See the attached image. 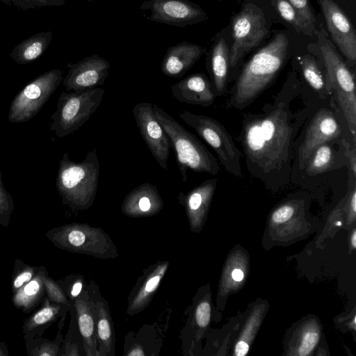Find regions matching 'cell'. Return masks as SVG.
Listing matches in <instances>:
<instances>
[{
    "label": "cell",
    "instance_id": "cell-1",
    "mask_svg": "<svg viewBox=\"0 0 356 356\" xmlns=\"http://www.w3.org/2000/svg\"><path fill=\"white\" fill-rule=\"evenodd\" d=\"M306 86L292 71L260 111L243 113L238 140L247 170L269 189L289 184L298 134L320 105Z\"/></svg>",
    "mask_w": 356,
    "mask_h": 356
},
{
    "label": "cell",
    "instance_id": "cell-2",
    "mask_svg": "<svg viewBox=\"0 0 356 356\" xmlns=\"http://www.w3.org/2000/svg\"><path fill=\"white\" fill-rule=\"evenodd\" d=\"M289 44L286 35L280 33L253 55L233 85L227 108L244 109L273 83L285 63Z\"/></svg>",
    "mask_w": 356,
    "mask_h": 356
},
{
    "label": "cell",
    "instance_id": "cell-3",
    "mask_svg": "<svg viewBox=\"0 0 356 356\" xmlns=\"http://www.w3.org/2000/svg\"><path fill=\"white\" fill-rule=\"evenodd\" d=\"M153 111L170 140L184 182L188 179V168L197 172L218 174L219 162L196 136L156 104H153Z\"/></svg>",
    "mask_w": 356,
    "mask_h": 356
},
{
    "label": "cell",
    "instance_id": "cell-4",
    "mask_svg": "<svg viewBox=\"0 0 356 356\" xmlns=\"http://www.w3.org/2000/svg\"><path fill=\"white\" fill-rule=\"evenodd\" d=\"M99 167L97 148L89 151L81 162L70 160L68 154L64 153L56 178L63 204L72 208L91 204L97 191Z\"/></svg>",
    "mask_w": 356,
    "mask_h": 356
},
{
    "label": "cell",
    "instance_id": "cell-5",
    "mask_svg": "<svg viewBox=\"0 0 356 356\" xmlns=\"http://www.w3.org/2000/svg\"><path fill=\"white\" fill-rule=\"evenodd\" d=\"M325 31L318 33V44L322 60L333 90L334 101L343 117L352 143L356 142V92L355 76L326 37Z\"/></svg>",
    "mask_w": 356,
    "mask_h": 356
},
{
    "label": "cell",
    "instance_id": "cell-6",
    "mask_svg": "<svg viewBox=\"0 0 356 356\" xmlns=\"http://www.w3.org/2000/svg\"><path fill=\"white\" fill-rule=\"evenodd\" d=\"M105 90L99 87L80 91H63L51 115L50 130L58 138L74 133L83 125L100 105Z\"/></svg>",
    "mask_w": 356,
    "mask_h": 356
},
{
    "label": "cell",
    "instance_id": "cell-7",
    "mask_svg": "<svg viewBox=\"0 0 356 356\" xmlns=\"http://www.w3.org/2000/svg\"><path fill=\"white\" fill-rule=\"evenodd\" d=\"M179 116L215 151L220 164L227 172L237 177L243 176L242 154L223 124L207 115L186 110Z\"/></svg>",
    "mask_w": 356,
    "mask_h": 356
},
{
    "label": "cell",
    "instance_id": "cell-8",
    "mask_svg": "<svg viewBox=\"0 0 356 356\" xmlns=\"http://www.w3.org/2000/svg\"><path fill=\"white\" fill-rule=\"evenodd\" d=\"M330 106L316 109L305 125L303 137L295 153L293 163L296 164L300 171H302L307 159L318 146L345 137L341 120V113L334 97L330 98Z\"/></svg>",
    "mask_w": 356,
    "mask_h": 356
},
{
    "label": "cell",
    "instance_id": "cell-9",
    "mask_svg": "<svg viewBox=\"0 0 356 356\" xmlns=\"http://www.w3.org/2000/svg\"><path fill=\"white\" fill-rule=\"evenodd\" d=\"M63 80L59 69L49 70L26 84L13 99L8 120L13 123L29 121L41 110Z\"/></svg>",
    "mask_w": 356,
    "mask_h": 356
},
{
    "label": "cell",
    "instance_id": "cell-10",
    "mask_svg": "<svg viewBox=\"0 0 356 356\" xmlns=\"http://www.w3.org/2000/svg\"><path fill=\"white\" fill-rule=\"evenodd\" d=\"M267 32L266 22L261 11L252 5L243 7L232 20L230 68H234L244 55L257 46Z\"/></svg>",
    "mask_w": 356,
    "mask_h": 356
},
{
    "label": "cell",
    "instance_id": "cell-11",
    "mask_svg": "<svg viewBox=\"0 0 356 356\" xmlns=\"http://www.w3.org/2000/svg\"><path fill=\"white\" fill-rule=\"evenodd\" d=\"M140 10L149 21L179 28L207 19L206 13L191 0H145Z\"/></svg>",
    "mask_w": 356,
    "mask_h": 356
},
{
    "label": "cell",
    "instance_id": "cell-12",
    "mask_svg": "<svg viewBox=\"0 0 356 356\" xmlns=\"http://www.w3.org/2000/svg\"><path fill=\"white\" fill-rule=\"evenodd\" d=\"M132 113L140 134L159 165L168 170L171 144L163 128L156 118L153 104L138 102Z\"/></svg>",
    "mask_w": 356,
    "mask_h": 356
},
{
    "label": "cell",
    "instance_id": "cell-13",
    "mask_svg": "<svg viewBox=\"0 0 356 356\" xmlns=\"http://www.w3.org/2000/svg\"><path fill=\"white\" fill-rule=\"evenodd\" d=\"M68 72L63 83L69 91H80L102 86L111 65L98 54L88 56L76 63H68Z\"/></svg>",
    "mask_w": 356,
    "mask_h": 356
},
{
    "label": "cell",
    "instance_id": "cell-14",
    "mask_svg": "<svg viewBox=\"0 0 356 356\" xmlns=\"http://www.w3.org/2000/svg\"><path fill=\"white\" fill-rule=\"evenodd\" d=\"M318 1L334 42L348 60L355 62L356 33L351 22L333 0Z\"/></svg>",
    "mask_w": 356,
    "mask_h": 356
},
{
    "label": "cell",
    "instance_id": "cell-15",
    "mask_svg": "<svg viewBox=\"0 0 356 356\" xmlns=\"http://www.w3.org/2000/svg\"><path fill=\"white\" fill-rule=\"evenodd\" d=\"M171 93L181 103L207 107L217 97L211 80L203 73H193L173 84Z\"/></svg>",
    "mask_w": 356,
    "mask_h": 356
},
{
    "label": "cell",
    "instance_id": "cell-16",
    "mask_svg": "<svg viewBox=\"0 0 356 356\" xmlns=\"http://www.w3.org/2000/svg\"><path fill=\"white\" fill-rule=\"evenodd\" d=\"M205 51L201 46L182 41L168 48L161 64L162 73L169 77L183 76Z\"/></svg>",
    "mask_w": 356,
    "mask_h": 356
},
{
    "label": "cell",
    "instance_id": "cell-17",
    "mask_svg": "<svg viewBox=\"0 0 356 356\" xmlns=\"http://www.w3.org/2000/svg\"><path fill=\"white\" fill-rule=\"evenodd\" d=\"M343 138L318 146L307 159L302 171L309 177H316L346 163Z\"/></svg>",
    "mask_w": 356,
    "mask_h": 356
},
{
    "label": "cell",
    "instance_id": "cell-18",
    "mask_svg": "<svg viewBox=\"0 0 356 356\" xmlns=\"http://www.w3.org/2000/svg\"><path fill=\"white\" fill-rule=\"evenodd\" d=\"M229 69V50L220 38L215 40L207 57V70L216 97L226 92Z\"/></svg>",
    "mask_w": 356,
    "mask_h": 356
},
{
    "label": "cell",
    "instance_id": "cell-19",
    "mask_svg": "<svg viewBox=\"0 0 356 356\" xmlns=\"http://www.w3.org/2000/svg\"><path fill=\"white\" fill-rule=\"evenodd\" d=\"M299 65L304 81L312 92L323 100L333 97L332 84L323 60L305 54L299 58Z\"/></svg>",
    "mask_w": 356,
    "mask_h": 356
},
{
    "label": "cell",
    "instance_id": "cell-20",
    "mask_svg": "<svg viewBox=\"0 0 356 356\" xmlns=\"http://www.w3.org/2000/svg\"><path fill=\"white\" fill-rule=\"evenodd\" d=\"M51 31L35 33L16 44L10 57L16 63L24 65L40 58L47 50L52 40Z\"/></svg>",
    "mask_w": 356,
    "mask_h": 356
},
{
    "label": "cell",
    "instance_id": "cell-21",
    "mask_svg": "<svg viewBox=\"0 0 356 356\" xmlns=\"http://www.w3.org/2000/svg\"><path fill=\"white\" fill-rule=\"evenodd\" d=\"M45 270L42 266L30 282L13 294L12 302L16 308L28 313L39 305L45 293L43 282Z\"/></svg>",
    "mask_w": 356,
    "mask_h": 356
},
{
    "label": "cell",
    "instance_id": "cell-22",
    "mask_svg": "<svg viewBox=\"0 0 356 356\" xmlns=\"http://www.w3.org/2000/svg\"><path fill=\"white\" fill-rule=\"evenodd\" d=\"M60 311V306L51 302L46 296L41 307L24 322L22 331L26 341L33 339L40 331L42 332L47 328L56 319Z\"/></svg>",
    "mask_w": 356,
    "mask_h": 356
},
{
    "label": "cell",
    "instance_id": "cell-23",
    "mask_svg": "<svg viewBox=\"0 0 356 356\" xmlns=\"http://www.w3.org/2000/svg\"><path fill=\"white\" fill-rule=\"evenodd\" d=\"M162 200L156 187L149 183H143L133 189L124 199L127 209L138 208L141 212H149L160 207Z\"/></svg>",
    "mask_w": 356,
    "mask_h": 356
},
{
    "label": "cell",
    "instance_id": "cell-24",
    "mask_svg": "<svg viewBox=\"0 0 356 356\" xmlns=\"http://www.w3.org/2000/svg\"><path fill=\"white\" fill-rule=\"evenodd\" d=\"M275 7L282 19L296 28L298 32L307 33L310 31L289 0H275Z\"/></svg>",
    "mask_w": 356,
    "mask_h": 356
},
{
    "label": "cell",
    "instance_id": "cell-25",
    "mask_svg": "<svg viewBox=\"0 0 356 356\" xmlns=\"http://www.w3.org/2000/svg\"><path fill=\"white\" fill-rule=\"evenodd\" d=\"M40 268L26 265L19 259L16 260L11 282L13 294L30 282L38 273Z\"/></svg>",
    "mask_w": 356,
    "mask_h": 356
},
{
    "label": "cell",
    "instance_id": "cell-26",
    "mask_svg": "<svg viewBox=\"0 0 356 356\" xmlns=\"http://www.w3.org/2000/svg\"><path fill=\"white\" fill-rule=\"evenodd\" d=\"M2 3L18 10L26 11L46 7L62 6L65 0H0Z\"/></svg>",
    "mask_w": 356,
    "mask_h": 356
},
{
    "label": "cell",
    "instance_id": "cell-27",
    "mask_svg": "<svg viewBox=\"0 0 356 356\" xmlns=\"http://www.w3.org/2000/svg\"><path fill=\"white\" fill-rule=\"evenodd\" d=\"M27 353L31 356H55L58 350L55 341L47 339L26 340Z\"/></svg>",
    "mask_w": 356,
    "mask_h": 356
},
{
    "label": "cell",
    "instance_id": "cell-28",
    "mask_svg": "<svg viewBox=\"0 0 356 356\" xmlns=\"http://www.w3.org/2000/svg\"><path fill=\"white\" fill-rule=\"evenodd\" d=\"M13 209V197L4 187L0 171V224L3 227L8 226Z\"/></svg>",
    "mask_w": 356,
    "mask_h": 356
},
{
    "label": "cell",
    "instance_id": "cell-29",
    "mask_svg": "<svg viewBox=\"0 0 356 356\" xmlns=\"http://www.w3.org/2000/svg\"><path fill=\"white\" fill-rule=\"evenodd\" d=\"M78 312V323L80 332L86 340H88L93 334L94 324L91 316L84 307V304L79 300L76 302Z\"/></svg>",
    "mask_w": 356,
    "mask_h": 356
},
{
    "label": "cell",
    "instance_id": "cell-30",
    "mask_svg": "<svg viewBox=\"0 0 356 356\" xmlns=\"http://www.w3.org/2000/svg\"><path fill=\"white\" fill-rule=\"evenodd\" d=\"M43 282L46 296L51 302L58 305H66L67 303V300L61 288L54 280L49 277L47 270L44 271L43 275Z\"/></svg>",
    "mask_w": 356,
    "mask_h": 356
},
{
    "label": "cell",
    "instance_id": "cell-31",
    "mask_svg": "<svg viewBox=\"0 0 356 356\" xmlns=\"http://www.w3.org/2000/svg\"><path fill=\"white\" fill-rule=\"evenodd\" d=\"M310 31L314 28L315 17L309 0H289Z\"/></svg>",
    "mask_w": 356,
    "mask_h": 356
},
{
    "label": "cell",
    "instance_id": "cell-32",
    "mask_svg": "<svg viewBox=\"0 0 356 356\" xmlns=\"http://www.w3.org/2000/svg\"><path fill=\"white\" fill-rule=\"evenodd\" d=\"M296 205L293 203H286L279 207L274 211L271 219L274 223H282L289 220L296 212Z\"/></svg>",
    "mask_w": 356,
    "mask_h": 356
},
{
    "label": "cell",
    "instance_id": "cell-33",
    "mask_svg": "<svg viewBox=\"0 0 356 356\" xmlns=\"http://www.w3.org/2000/svg\"><path fill=\"white\" fill-rule=\"evenodd\" d=\"M318 341V334L314 331L307 332L301 341L298 348V355L301 356L309 355Z\"/></svg>",
    "mask_w": 356,
    "mask_h": 356
},
{
    "label": "cell",
    "instance_id": "cell-34",
    "mask_svg": "<svg viewBox=\"0 0 356 356\" xmlns=\"http://www.w3.org/2000/svg\"><path fill=\"white\" fill-rule=\"evenodd\" d=\"M196 321L200 327H206L211 317V307L207 302H201L197 307Z\"/></svg>",
    "mask_w": 356,
    "mask_h": 356
},
{
    "label": "cell",
    "instance_id": "cell-35",
    "mask_svg": "<svg viewBox=\"0 0 356 356\" xmlns=\"http://www.w3.org/2000/svg\"><path fill=\"white\" fill-rule=\"evenodd\" d=\"M98 334L100 339L106 341L111 338V331L109 323L106 318H102L98 323Z\"/></svg>",
    "mask_w": 356,
    "mask_h": 356
},
{
    "label": "cell",
    "instance_id": "cell-36",
    "mask_svg": "<svg viewBox=\"0 0 356 356\" xmlns=\"http://www.w3.org/2000/svg\"><path fill=\"white\" fill-rule=\"evenodd\" d=\"M249 346L243 341H238L235 347V354L238 356H244L248 353Z\"/></svg>",
    "mask_w": 356,
    "mask_h": 356
},
{
    "label": "cell",
    "instance_id": "cell-37",
    "mask_svg": "<svg viewBox=\"0 0 356 356\" xmlns=\"http://www.w3.org/2000/svg\"><path fill=\"white\" fill-rule=\"evenodd\" d=\"M161 279L160 275H156L151 279H149L145 286V291L146 292H152L158 286L159 281Z\"/></svg>",
    "mask_w": 356,
    "mask_h": 356
},
{
    "label": "cell",
    "instance_id": "cell-38",
    "mask_svg": "<svg viewBox=\"0 0 356 356\" xmlns=\"http://www.w3.org/2000/svg\"><path fill=\"white\" fill-rule=\"evenodd\" d=\"M82 289V284L81 282H77L74 284L72 286V290H71V295L73 297L77 296L79 293L81 292Z\"/></svg>",
    "mask_w": 356,
    "mask_h": 356
},
{
    "label": "cell",
    "instance_id": "cell-39",
    "mask_svg": "<svg viewBox=\"0 0 356 356\" xmlns=\"http://www.w3.org/2000/svg\"><path fill=\"white\" fill-rule=\"evenodd\" d=\"M232 276L234 280L240 282L243 279L244 274L241 270L236 268L233 270Z\"/></svg>",
    "mask_w": 356,
    "mask_h": 356
},
{
    "label": "cell",
    "instance_id": "cell-40",
    "mask_svg": "<svg viewBox=\"0 0 356 356\" xmlns=\"http://www.w3.org/2000/svg\"><path fill=\"white\" fill-rule=\"evenodd\" d=\"M8 350L5 343H0V356H7Z\"/></svg>",
    "mask_w": 356,
    "mask_h": 356
},
{
    "label": "cell",
    "instance_id": "cell-41",
    "mask_svg": "<svg viewBox=\"0 0 356 356\" xmlns=\"http://www.w3.org/2000/svg\"><path fill=\"white\" fill-rule=\"evenodd\" d=\"M351 244L353 248H356V232L354 231L351 237Z\"/></svg>",
    "mask_w": 356,
    "mask_h": 356
},
{
    "label": "cell",
    "instance_id": "cell-42",
    "mask_svg": "<svg viewBox=\"0 0 356 356\" xmlns=\"http://www.w3.org/2000/svg\"><path fill=\"white\" fill-rule=\"evenodd\" d=\"M129 355H143V353L140 350H134L129 354Z\"/></svg>",
    "mask_w": 356,
    "mask_h": 356
},
{
    "label": "cell",
    "instance_id": "cell-43",
    "mask_svg": "<svg viewBox=\"0 0 356 356\" xmlns=\"http://www.w3.org/2000/svg\"><path fill=\"white\" fill-rule=\"evenodd\" d=\"M335 225H337V226H340V225H341V221H337V222H335Z\"/></svg>",
    "mask_w": 356,
    "mask_h": 356
},
{
    "label": "cell",
    "instance_id": "cell-44",
    "mask_svg": "<svg viewBox=\"0 0 356 356\" xmlns=\"http://www.w3.org/2000/svg\"><path fill=\"white\" fill-rule=\"evenodd\" d=\"M87 1H94V0H87Z\"/></svg>",
    "mask_w": 356,
    "mask_h": 356
}]
</instances>
